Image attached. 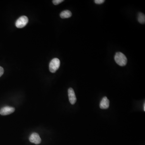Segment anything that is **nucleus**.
Here are the masks:
<instances>
[{"label":"nucleus","mask_w":145,"mask_h":145,"mask_svg":"<svg viewBox=\"0 0 145 145\" xmlns=\"http://www.w3.org/2000/svg\"><path fill=\"white\" fill-rule=\"evenodd\" d=\"M4 70L2 67L0 66V77L4 74Z\"/></svg>","instance_id":"12"},{"label":"nucleus","mask_w":145,"mask_h":145,"mask_svg":"<svg viewBox=\"0 0 145 145\" xmlns=\"http://www.w3.org/2000/svg\"><path fill=\"white\" fill-rule=\"evenodd\" d=\"M138 21L141 24H144L145 23V15L141 13H139L138 15Z\"/></svg>","instance_id":"9"},{"label":"nucleus","mask_w":145,"mask_h":145,"mask_svg":"<svg viewBox=\"0 0 145 145\" xmlns=\"http://www.w3.org/2000/svg\"><path fill=\"white\" fill-rule=\"evenodd\" d=\"M29 140L30 142L36 144H40L41 142V139L40 136L37 133H34L29 137Z\"/></svg>","instance_id":"6"},{"label":"nucleus","mask_w":145,"mask_h":145,"mask_svg":"<svg viewBox=\"0 0 145 145\" xmlns=\"http://www.w3.org/2000/svg\"><path fill=\"white\" fill-rule=\"evenodd\" d=\"M28 22V19L26 16H22L17 20L15 26L17 28H22L24 27Z\"/></svg>","instance_id":"3"},{"label":"nucleus","mask_w":145,"mask_h":145,"mask_svg":"<svg viewBox=\"0 0 145 145\" xmlns=\"http://www.w3.org/2000/svg\"><path fill=\"white\" fill-rule=\"evenodd\" d=\"M143 109L144 110V111H145V103H144V105H143Z\"/></svg>","instance_id":"13"},{"label":"nucleus","mask_w":145,"mask_h":145,"mask_svg":"<svg viewBox=\"0 0 145 145\" xmlns=\"http://www.w3.org/2000/svg\"><path fill=\"white\" fill-rule=\"evenodd\" d=\"M68 92L70 102L71 105H74L76 103L77 100L76 97L75 93L74 91L72 88H69L68 89Z\"/></svg>","instance_id":"5"},{"label":"nucleus","mask_w":145,"mask_h":145,"mask_svg":"<svg viewBox=\"0 0 145 145\" xmlns=\"http://www.w3.org/2000/svg\"><path fill=\"white\" fill-rule=\"evenodd\" d=\"M15 110V108L12 107H8V106L3 107L0 110V114L2 115H9L13 113Z\"/></svg>","instance_id":"4"},{"label":"nucleus","mask_w":145,"mask_h":145,"mask_svg":"<svg viewBox=\"0 0 145 145\" xmlns=\"http://www.w3.org/2000/svg\"><path fill=\"white\" fill-rule=\"evenodd\" d=\"M115 60L117 64L120 66H124L127 64V58L124 54L121 52H118L115 54Z\"/></svg>","instance_id":"1"},{"label":"nucleus","mask_w":145,"mask_h":145,"mask_svg":"<svg viewBox=\"0 0 145 145\" xmlns=\"http://www.w3.org/2000/svg\"><path fill=\"white\" fill-rule=\"evenodd\" d=\"M109 100L107 97H104L100 102V107L102 109H106L109 107Z\"/></svg>","instance_id":"7"},{"label":"nucleus","mask_w":145,"mask_h":145,"mask_svg":"<svg viewBox=\"0 0 145 145\" xmlns=\"http://www.w3.org/2000/svg\"><path fill=\"white\" fill-rule=\"evenodd\" d=\"M64 1L63 0H54L53 1V3L55 5H57L60 3H62Z\"/></svg>","instance_id":"10"},{"label":"nucleus","mask_w":145,"mask_h":145,"mask_svg":"<svg viewBox=\"0 0 145 145\" xmlns=\"http://www.w3.org/2000/svg\"><path fill=\"white\" fill-rule=\"evenodd\" d=\"M71 16V12L69 10L64 11L60 14V17L61 18H63V19L69 18Z\"/></svg>","instance_id":"8"},{"label":"nucleus","mask_w":145,"mask_h":145,"mask_svg":"<svg viewBox=\"0 0 145 145\" xmlns=\"http://www.w3.org/2000/svg\"><path fill=\"white\" fill-rule=\"evenodd\" d=\"M60 61L57 58H54L52 60L49 64V70L51 72L54 73L59 68Z\"/></svg>","instance_id":"2"},{"label":"nucleus","mask_w":145,"mask_h":145,"mask_svg":"<svg viewBox=\"0 0 145 145\" xmlns=\"http://www.w3.org/2000/svg\"><path fill=\"white\" fill-rule=\"evenodd\" d=\"M104 0H95L94 1L95 3L97 4H101L102 3H104L105 2Z\"/></svg>","instance_id":"11"}]
</instances>
